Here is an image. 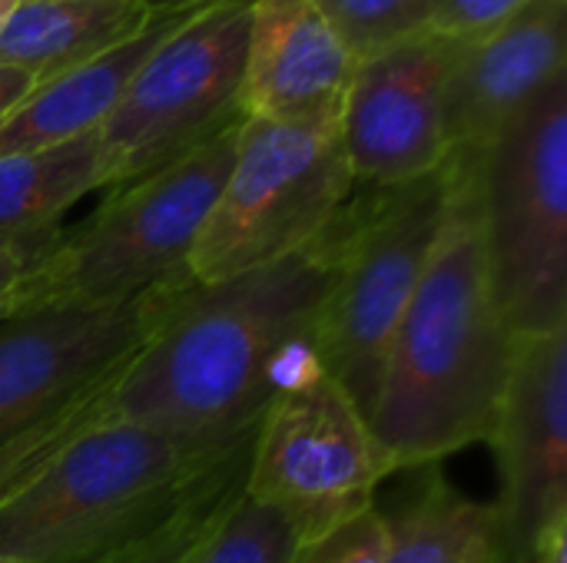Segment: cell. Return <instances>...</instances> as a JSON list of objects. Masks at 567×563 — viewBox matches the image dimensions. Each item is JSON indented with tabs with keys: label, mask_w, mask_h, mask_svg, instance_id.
Wrapping results in <instances>:
<instances>
[{
	"label": "cell",
	"mask_w": 567,
	"mask_h": 563,
	"mask_svg": "<svg viewBox=\"0 0 567 563\" xmlns=\"http://www.w3.org/2000/svg\"><path fill=\"white\" fill-rule=\"evenodd\" d=\"M13 7H17V0H0V27H3V20L10 17Z\"/></svg>",
	"instance_id": "obj_30"
},
{
	"label": "cell",
	"mask_w": 567,
	"mask_h": 563,
	"mask_svg": "<svg viewBox=\"0 0 567 563\" xmlns=\"http://www.w3.org/2000/svg\"><path fill=\"white\" fill-rule=\"evenodd\" d=\"M179 289L103 309H40L7 319L0 325V445L116 375Z\"/></svg>",
	"instance_id": "obj_11"
},
{
	"label": "cell",
	"mask_w": 567,
	"mask_h": 563,
	"mask_svg": "<svg viewBox=\"0 0 567 563\" xmlns=\"http://www.w3.org/2000/svg\"><path fill=\"white\" fill-rule=\"evenodd\" d=\"M535 0H429L422 30L452 43H475L512 23Z\"/></svg>",
	"instance_id": "obj_23"
},
{
	"label": "cell",
	"mask_w": 567,
	"mask_h": 563,
	"mask_svg": "<svg viewBox=\"0 0 567 563\" xmlns=\"http://www.w3.org/2000/svg\"><path fill=\"white\" fill-rule=\"evenodd\" d=\"M299 554L302 541L289 521L239 488L183 563H296Z\"/></svg>",
	"instance_id": "obj_20"
},
{
	"label": "cell",
	"mask_w": 567,
	"mask_h": 563,
	"mask_svg": "<svg viewBox=\"0 0 567 563\" xmlns=\"http://www.w3.org/2000/svg\"><path fill=\"white\" fill-rule=\"evenodd\" d=\"M249 441L196 451L110 415L0 504V557L106 561L163 528Z\"/></svg>",
	"instance_id": "obj_3"
},
{
	"label": "cell",
	"mask_w": 567,
	"mask_h": 563,
	"mask_svg": "<svg viewBox=\"0 0 567 563\" xmlns=\"http://www.w3.org/2000/svg\"><path fill=\"white\" fill-rule=\"evenodd\" d=\"M395 475L369 418L329 375L302 382L262 415L243 491L279 511L302 548L375 511V488Z\"/></svg>",
	"instance_id": "obj_9"
},
{
	"label": "cell",
	"mask_w": 567,
	"mask_h": 563,
	"mask_svg": "<svg viewBox=\"0 0 567 563\" xmlns=\"http://www.w3.org/2000/svg\"><path fill=\"white\" fill-rule=\"evenodd\" d=\"M449 166L402 186H362L339 212V275L319 315V358L369 418L385 348L429 269Z\"/></svg>",
	"instance_id": "obj_6"
},
{
	"label": "cell",
	"mask_w": 567,
	"mask_h": 563,
	"mask_svg": "<svg viewBox=\"0 0 567 563\" xmlns=\"http://www.w3.org/2000/svg\"><path fill=\"white\" fill-rule=\"evenodd\" d=\"M103 183L100 129L47 149L0 156V246L43 252L60 232V216Z\"/></svg>",
	"instance_id": "obj_17"
},
{
	"label": "cell",
	"mask_w": 567,
	"mask_h": 563,
	"mask_svg": "<svg viewBox=\"0 0 567 563\" xmlns=\"http://www.w3.org/2000/svg\"><path fill=\"white\" fill-rule=\"evenodd\" d=\"M385 541H389L385 514L369 511L359 521L339 528L336 534L302 548L296 563H382Z\"/></svg>",
	"instance_id": "obj_24"
},
{
	"label": "cell",
	"mask_w": 567,
	"mask_h": 563,
	"mask_svg": "<svg viewBox=\"0 0 567 563\" xmlns=\"http://www.w3.org/2000/svg\"><path fill=\"white\" fill-rule=\"evenodd\" d=\"M123 368L0 445V504L7 498H13L20 488H27L73 438H80L86 428H93L96 421L113 415V388H116Z\"/></svg>",
	"instance_id": "obj_19"
},
{
	"label": "cell",
	"mask_w": 567,
	"mask_h": 563,
	"mask_svg": "<svg viewBox=\"0 0 567 563\" xmlns=\"http://www.w3.org/2000/svg\"><path fill=\"white\" fill-rule=\"evenodd\" d=\"M37 256L40 252H27V249H17V246H0V325L17 315L20 289H23L27 269H30V262Z\"/></svg>",
	"instance_id": "obj_25"
},
{
	"label": "cell",
	"mask_w": 567,
	"mask_h": 563,
	"mask_svg": "<svg viewBox=\"0 0 567 563\" xmlns=\"http://www.w3.org/2000/svg\"><path fill=\"white\" fill-rule=\"evenodd\" d=\"M389 541L382 563H465V557L495 531L498 508L482 504L442 475H432L409 508L385 518Z\"/></svg>",
	"instance_id": "obj_18"
},
{
	"label": "cell",
	"mask_w": 567,
	"mask_h": 563,
	"mask_svg": "<svg viewBox=\"0 0 567 563\" xmlns=\"http://www.w3.org/2000/svg\"><path fill=\"white\" fill-rule=\"evenodd\" d=\"M249 3L223 0L206 7L136 70L100 126L103 189L143 179L243 119Z\"/></svg>",
	"instance_id": "obj_8"
},
{
	"label": "cell",
	"mask_w": 567,
	"mask_h": 563,
	"mask_svg": "<svg viewBox=\"0 0 567 563\" xmlns=\"http://www.w3.org/2000/svg\"><path fill=\"white\" fill-rule=\"evenodd\" d=\"M355 56L422 30L429 0H316Z\"/></svg>",
	"instance_id": "obj_22"
},
{
	"label": "cell",
	"mask_w": 567,
	"mask_h": 563,
	"mask_svg": "<svg viewBox=\"0 0 567 563\" xmlns=\"http://www.w3.org/2000/svg\"><path fill=\"white\" fill-rule=\"evenodd\" d=\"M482 226L515 338L567 325V73L482 149Z\"/></svg>",
	"instance_id": "obj_7"
},
{
	"label": "cell",
	"mask_w": 567,
	"mask_h": 563,
	"mask_svg": "<svg viewBox=\"0 0 567 563\" xmlns=\"http://www.w3.org/2000/svg\"><path fill=\"white\" fill-rule=\"evenodd\" d=\"M150 20L140 0H17L0 27V63L43 83L120 46Z\"/></svg>",
	"instance_id": "obj_16"
},
{
	"label": "cell",
	"mask_w": 567,
	"mask_h": 563,
	"mask_svg": "<svg viewBox=\"0 0 567 563\" xmlns=\"http://www.w3.org/2000/svg\"><path fill=\"white\" fill-rule=\"evenodd\" d=\"M508 563H525L535 538L567 514V325L515 338L495 435Z\"/></svg>",
	"instance_id": "obj_12"
},
{
	"label": "cell",
	"mask_w": 567,
	"mask_h": 563,
	"mask_svg": "<svg viewBox=\"0 0 567 563\" xmlns=\"http://www.w3.org/2000/svg\"><path fill=\"white\" fill-rule=\"evenodd\" d=\"M465 563H508V551H505V538H502V531H495V534H488L468 557Z\"/></svg>",
	"instance_id": "obj_28"
},
{
	"label": "cell",
	"mask_w": 567,
	"mask_h": 563,
	"mask_svg": "<svg viewBox=\"0 0 567 563\" xmlns=\"http://www.w3.org/2000/svg\"><path fill=\"white\" fill-rule=\"evenodd\" d=\"M525 563H567V514L542 528Z\"/></svg>",
	"instance_id": "obj_26"
},
{
	"label": "cell",
	"mask_w": 567,
	"mask_h": 563,
	"mask_svg": "<svg viewBox=\"0 0 567 563\" xmlns=\"http://www.w3.org/2000/svg\"><path fill=\"white\" fill-rule=\"evenodd\" d=\"M203 10L206 7L159 10L140 33H133L120 46L60 76L37 83L0 119V156L47 149L56 143H70L76 136L96 133L103 119L113 113V106L120 103V96L126 93L136 70L150 60V53Z\"/></svg>",
	"instance_id": "obj_15"
},
{
	"label": "cell",
	"mask_w": 567,
	"mask_h": 563,
	"mask_svg": "<svg viewBox=\"0 0 567 563\" xmlns=\"http://www.w3.org/2000/svg\"><path fill=\"white\" fill-rule=\"evenodd\" d=\"M252 441L236 451L163 528L140 538L136 544L123 548L120 554L100 563H183L189 548L203 538V531L213 524V518L226 508V501L246 484V465H249Z\"/></svg>",
	"instance_id": "obj_21"
},
{
	"label": "cell",
	"mask_w": 567,
	"mask_h": 563,
	"mask_svg": "<svg viewBox=\"0 0 567 563\" xmlns=\"http://www.w3.org/2000/svg\"><path fill=\"white\" fill-rule=\"evenodd\" d=\"M0 563H20V561H3V557H0Z\"/></svg>",
	"instance_id": "obj_31"
},
{
	"label": "cell",
	"mask_w": 567,
	"mask_h": 563,
	"mask_svg": "<svg viewBox=\"0 0 567 563\" xmlns=\"http://www.w3.org/2000/svg\"><path fill=\"white\" fill-rule=\"evenodd\" d=\"M561 73H567V0H535L502 30L465 43L445 93L449 153L488 149Z\"/></svg>",
	"instance_id": "obj_13"
},
{
	"label": "cell",
	"mask_w": 567,
	"mask_h": 563,
	"mask_svg": "<svg viewBox=\"0 0 567 563\" xmlns=\"http://www.w3.org/2000/svg\"><path fill=\"white\" fill-rule=\"evenodd\" d=\"M37 86V80L33 76H27L23 70H17V66H7V63H0V119L30 93Z\"/></svg>",
	"instance_id": "obj_27"
},
{
	"label": "cell",
	"mask_w": 567,
	"mask_h": 563,
	"mask_svg": "<svg viewBox=\"0 0 567 563\" xmlns=\"http://www.w3.org/2000/svg\"><path fill=\"white\" fill-rule=\"evenodd\" d=\"M243 119L169 166L116 186L80 226L60 229L30 262L20 309H103L193 282V246L229 176Z\"/></svg>",
	"instance_id": "obj_4"
},
{
	"label": "cell",
	"mask_w": 567,
	"mask_h": 563,
	"mask_svg": "<svg viewBox=\"0 0 567 563\" xmlns=\"http://www.w3.org/2000/svg\"><path fill=\"white\" fill-rule=\"evenodd\" d=\"M445 166L442 232L385 348L369 415L395 471L492 441L515 358L485 249L482 153H449Z\"/></svg>",
	"instance_id": "obj_2"
},
{
	"label": "cell",
	"mask_w": 567,
	"mask_h": 563,
	"mask_svg": "<svg viewBox=\"0 0 567 563\" xmlns=\"http://www.w3.org/2000/svg\"><path fill=\"white\" fill-rule=\"evenodd\" d=\"M146 10L159 13V10H186V7H213V3H223V0H140Z\"/></svg>",
	"instance_id": "obj_29"
},
{
	"label": "cell",
	"mask_w": 567,
	"mask_h": 563,
	"mask_svg": "<svg viewBox=\"0 0 567 563\" xmlns=\"http://www.w3.org/2000/svg\"><path fill=\"white\" fill-rule=\"evenodd\" d=\"M339 110L302 119L243 116L223 192L193 246V282H219L319 239L352 199Z\"/></svg>",
	"instance_id": "obj_5"
},
{
	"label": "cell",
	"mask_w": 567,
	"mask_h": 563,
	"mask_svg": "<svg viewBox=\"0 0 567 563\" xmlns=\"http://www.w3.org/2000/svg\"><path fill=\"white\" fill-rule=\"evenodd\" d=\"M339 275V216L259 269L189 282L113 388V418L196 451L256 435L276 398L326 372L319 315Z\"/></svg>",
	"instance_id": "obj_1"
},
{
	"label": "cell",
	"mask_w": 567,
	"mask_h": 563,
	"mask_svg": "<svg viewBox=\"0 0 567 563\" xmlns=\"http://www.w3.org/2000/svg\"><path fill=\"white\" fill-rule=\"evenodd\" d=\"M359 56L316 0H252L239 110L302 119L339 110Z\"/></svg>",
	"instance_id": "obj_14"
},
{
	"label": "cell",
	"mask_w": 567,
	"mask_h": 563,
	"mask_svg": "<svg viewBox=\"0 0 567 563\" xmlns=\"http://www.w3.org/2000/svg\"><path fill=\"white\" fill-rule=\"evenodd\" d=\"M458 50L462 43L415 30L359 56L339 103L355 186H402L445 163V93Z\"/></svg>",
	"instance_id": "obj_10"
}]
</instances>
